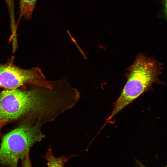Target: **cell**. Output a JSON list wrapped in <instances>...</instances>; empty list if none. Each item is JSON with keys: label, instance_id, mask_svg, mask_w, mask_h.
Returning a JSON list of instances; mask_svg holds the SVG:
<instances>
[{"label": "cell", "instance_id": "ba28073f", "mask_svg": "<svg viewBox=\"0 0 167 167\" xmlns=\"http://www.w3.org/2000/svg\"><path fill=\"white\" fill-rule=\"evenodd\" d=\"M22 162V167H32L29 153L27 154Z\"/></svg>", "mask_w": 167, "mask_h": 167}, {"label": "cell", "instance_id": "7a4b0ae2", "mask_svg": "<svg viewBox=\"0 0 167 167\" xmlns=\"http://www.w3.org/2000/svg\"><path fill=\"white\" fill-rule=\"evenodd\" d=\"M162 64L153 58L140 53L127 70L126 81L114 104L107 122L143 93L152 90L155 84H162L158 77Z\"/></svg>", "mask_w": 167, "mask_h": 167}, {"label": "cell", "instance_id": "6da1fadb", "mask_svg": "<svg viewBox=\"0 0 167 167\" xmlns=\"http://www.w3.org/2000/svg\"><path fill=\"white\" fill-rule=\"evenodd\" d=\"M52 100L48 88L32 86L0 92V130L11 123L50 122Z\"/></svg>", "mask_w": 167, "mask_h": 167}, {"label": "cell", "instance_id": "52a82bcc", "mask_svg": "<svg viewBox=\"0 0 167 167\" xmlns=\"http://www.w3.org/2000/svg\"><path fill=\"white\" fill-rule=\"evenodd\" d=\"M9 14L11 30H15L16 27L15 11V0H5Z\"/></svg>", "mask_w": 167, "mask_h": 167}, {"label": "cell", "instance_id": "3957f363", "mask_svg": "<svg viewBox=\"0 0 167 167\" xmlns=\"http://www.w3.org/2000/svg\"><path fill=\"white\" fill-rule=\"evenodd\" d=\"M43 125L40 121L30 120L4 135L0 145V165L17 167L19 161L29 153L32 146L45 138L41 131Z\"/></svg>", "mask_w": 167, "mask_h": 167}, {"label": "cell", "instance_id": "8992f818", "mask_svg": "<svg viewBox=\"0 0 167 167\" xmlns=\"http://www.w3.org/2000/svg\"><path fill=\"white\" fill-rule=\"evenodd\" d=\"M71 156L67 158L64 156L57 157L54 156L50 146L44 157L47 161L48 167H64L65 164Z\"/></svg>", "mask_w": 167, "mask_h": 167}, {"label": "cell", "instance_id": "30bf717a", "mask_svg": "<svg viewBox=\"0 0 167 167\" xmlns=\"http://www.w3.org/2000/svg\"><path fill=\"white\" fill-rule=\"evenodd\" d=\"M135 167H147L136 159H135ZM164 167H167V166Z\"/></svg>", "mask_w": 167, "mask_h": 167}, {"label": "cell", "instance_id": "277c9868", "mask_svg": "<svg viewBox=\"0 0 167 167\" xmlns=\"http://www.w3.org/2000/svg\"><path fill=\"white\" fill-rule=\"evenodd\" d=\"M51 88L52 84L46 82L38 68L30 69L21 68L11 62L0 64V87L12 90L26 85Z\"/></svg>", "mask_w": 167, "mask_h": 167}, {"label": "cell", "instance_id": "9c48e42d", "mask_svg": "<svg viewBox=\"0 0 167 167\" xmlns=\"http://www.w3.org/2000/svg\"><path fill=\"white\" fill-rule=\"evenodd\" d=\"M67 33L68 34L70 38L71 39V40L74 42V43L75 44V45L78 48L80 52L81 53L83 56L84 57L85 59H86V57L83 51H82V49H81L80 47L77 44L76 41L75 40V39L73 37L71 36V34L69 32L68 30L67 31Z\"/></svg>", "mask_w": 167, "mask_h": 167}, {"label": "cell", "instance_id": "5b68a950", "mask_svg": "<svg viewBox=\"0 0 167 167\" xmlns=\"http://www.w3.org/2000/svg\"><path fill=\"white\" fill-rule=\"evenodd\" d=\"M37 0H20L19 20L22 17L29 20L32 17Z\"/></svg>", "mask_w": 167, "mask_h": 167}]
</instances>
